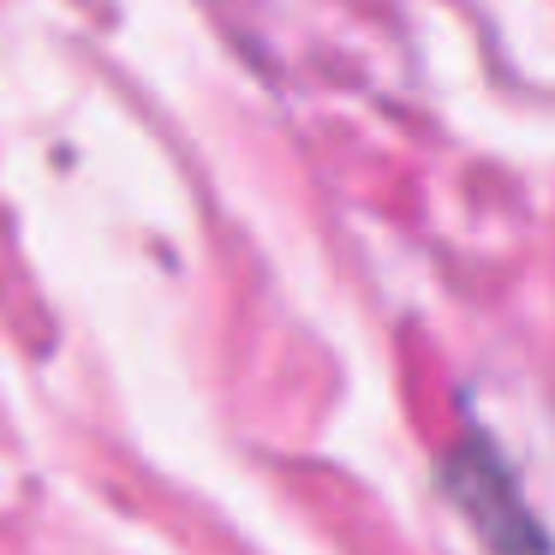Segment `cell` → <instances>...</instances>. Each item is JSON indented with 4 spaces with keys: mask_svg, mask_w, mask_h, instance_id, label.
Listing matches in <instances>:
<instances>
[{
    "mask_svg": "<svg viewBox=\"0 0 555 555\" xmlns=\"http://www.w3.org/2000/svg\"><path fill=\"white\" fill-rule=\"evenodd\" d=\"M448 495L478 519V531L490 538L495 555H543V538L531 531V514L519 507L514 483H507V466L495 460L483 442H460L454 460H448Z\"/></svg>",
    "mask_w": 555,
    "mask_h": 555,
    "instance_id": "obj_1",
    "label": "cell"
}]
</instances>
